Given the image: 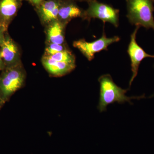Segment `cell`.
Listing matches in <instances>:
<instances>
[{"instance_id":"6","label":"cell","mask_w":154,"mask_h":154,"mask_svg":"<svg viewBox=\"0 0 154 154\" xmlns=\"http://www.w3.org/2000/svg\"><path fill=\"white\" fill-rule=\"evenodd\" d=\"M140 28L139 26H136L134 31L131 35L130 42L127 50V52L130 59L132 72V76L129 81V88L137 75L139 67L141 62L146 58H154V55H151L147 53L137 42V34Z\"/></svg>"},{"instance_id":"9","label":"cell","mask_w":154,"mask_h":154,"mask_svg":"<svg viewBox=\"0 0 154 154\" xmlns=\"http://www.w3.org/2000/svg\"><path fill=\"white\" fill-rule=\"evenodd\" d=\"M84 11L74 0H60L58 20L65 24L74 18H82Z\"/></svg>"},{"instance_id":"14","label":"cell","mask_w":154,"mask_h":154,"mask_svg":"<svg viewBox=\"0 0 154 154\" xmlns=\"http://www.w3.org/2000/svg\"><path fill=\"white\" fill-rule=\"evenodd\" d=\"M68 50L63 45L49 43L45 49L46 55L49 56L55 54L58 52H61L63 51Z\"/></svg>"},{"instance_id":"16","label":"cell","mask_w":154,"mask_h":154,"mask_svg":"<svg viewBox=\"0 0 154 154\" xmlns=\"http://www.w3.org/2000/svg\"><path fill=\"white\" fill-rule=\"evenodd\" d=\"M25 1H28L32 5L36 7V6H38L44 0H25Z\"/></svg>"},{"instance_id":"5","label":"cell","mask_w":154,"mask_h":154,"mask_svg":"<svg viewBox=\"0 0 154 154\" xmlns=\"http://www.w3.org/2000/svg\"><path fill=\"white\" fill-rule=\"evenodd\" d=\"M120 40V38L118 36L107 38L104 30L101 38L97 40L88 42L85 39H80L74 42L73 45L78 48L88 60L91 61L94 58L96 53L103 50H108L107 48L109 45Z\"/></svg>"},{"instance_id":"3","label":"cell","mask_w":154,"mask_h":154,"mask_svg":"<svg viewBox=\"0 0 154 154\" xmlns=\"http://www.w3.org/2000/svg\"><path fill=\"white\" fill-rule=\"evenodd\" d=\"M26 75L21 64L5 68L0 74V101L5 104L24 86Z\"/></svg>"},{"instance_id":"17","label":"cell","mask_w":154,"mask_h":154,"mask_svg":"<svg viewBox=\"0 0 154 154\" xmlns=\"http://www.w3.org/2000/svg\"><path fill=\"white\" fill-rule=\"evenodd\" d=\"M5 68V66L2 59V56H1V51H0V70L2 71Z\"/></svg>"},{"instance_id":"12","label":"cell","mask_w":154,"mask_h":154,"mask_svg":"<svg viewBox=\"0 0 154 154\" xmlns=\"http://www.w3.org/2000/svg\"><path fill=\"white\" fill-rule=\"evenodd\" d=\"M47 30L48 39L50 43L63 45L64 42V25L59 20L50 23Z\"/></svg>"},{"instance_id":"18","label":"cell","mask_w":154,"mask_h":154,"mask_svg":"<svg viewBox=\"0 0 154 154\" xmlns=\"http://www.w3.org/2000/svg\"><path fill=\"white\" fill-rule=\"evenodd\" d=\"M75 2H86L88 3L89 1H91V0H74Z\"/></svg>"},{"instance_id":"19","label":"cell","mask_w":154,"mask_h":154,"mask_svg":"<svg viewBox=\"0 0 154 154\" xmlns=\"http://www.w3.org/2000/svg\"><path fill=\"white\" fill-rule=\"evenodd\" d=\"M4 105H5V104H3L2 102H1V101H0V110H1L2 107L4 106Z\"/></svg>"},{"instance_id":"2","label":"cell","mask_w":154,"mask_h":154,"mask_svg":"<svg viewBox=\"0 0 154 154\" xmlns=\"http://www.w3.org/2000/svg\"><path fill=\"white\" fill-rule=\"evenodd\" d=\"M126 17L131 25L154 30V0H126Z\"/></svg>"},{"instance_id":"13","label":"cell","mask_w":154,"mask_h":154,"mask_svg":"<svg viewBox=\"0 0 154 154\" xmlns=\"http://www.w3.org/2000/svg\"><path fill=\"white\" fill-rule=\"evenodd\" d=\"M46 56L49 57L54 60L57 61L75 63V56L68 50L58 52L52 55Z\"/></svg>"},{"instance_id":"15","label":"cell","mask_w":154,"mask_h":154,"mask_svg":"<svg viewBox=\"0 0 154 154\" xmlns=\"http://www.w3.org/2000/svg\"><path fill=\"white\" fill-rule=\"evenodd\" d=\"M7 31H6L2 25H0V45L2 43L5 38V35Z\"/></svg>"},{"instance_id":"1","label":"cell","mask_w":154,"mask_h":154,"mask_svg":"<svg viewBox=\"0 0 154 154\" xmlns=\"http://www.w3.org/2000/svg\"><path fill=\"white\" fill-rule=\"evenodd\" d=\"M100 84V94L98 110L101 113L107 110L108 105L117 102L119 104H124L128 102L132 104L133 99H140L144 96L128 97L126 94L128 90L123 89L117 86L113 82L111 75L105 74L101 76L98 79Z\"/></svg>"},{"instance_id":"8","label":"cell","mask_w":154,"mask_h":154,"mask_svg":"<svg viewBox=\"0 0 154 154\" xmlns=\"http://www.w3.org/2000/svg\"><path fill=\"white\" fill-rule=\"evenodd\" d=\"M23 0H0V25L6 31L11 22L17 16Z\"/></svg>"},{"instance_id":"10","label":"cell","mask_w":154,"mask_h":154,"mask_svg":"<svg viewBox=\"0 0 154 154\" xmlns=\"http://www.w3.org/2000/svg\"><path fill=\"white\" fill-rule=\"evenodd\" d=\"M60 0H44L36 7V12L44 23H51L58 20Z\"/></svg>"},{"instance_id":"4","label":"cell","mask_w":154,"mask_h":154,"mask_svg":"<svg viewBox=\"0 0 154 154\" xmlns=\"http://www.w3.org/2000/svg\"><path fill=\"white\" fill-rule=\"evenodd\" d=\"M88 7L84 11L82 18L90 21L92 19H100L104 23L109 22L117 28L119 25V10L97 0L88 2Z\"/></svg>"},{"instance_id":"7","label":"cell","mask_w":154,"mask_h":154,"mask_svg":"<svg viewBox=\"0 0 154 154\" xmlns=\"http://www.w3.org/2000/svg\"><path fill=\"white\" fill-rule=\"evenodd\" d=\"M0 51L5 68L15 66L20 63L19 48L7 32L4 41L0 45Z\"/></svg>"},{"instance_id":"11","label":"cell","mask_w":154,"mask_h":154,"mask_svg":"<svg viewBox=\"0 0 154 154\" xmlns=\"http://www.w3.org/2000/svg\"><path fill=\"white\" fill-rule=\"evenodd\" d=\"M42 62L45 68L50 75L53 76L65 75L73 70L75 68V63L57 61L46 55L42 59Z\"/></svg>"}]
</instances>
